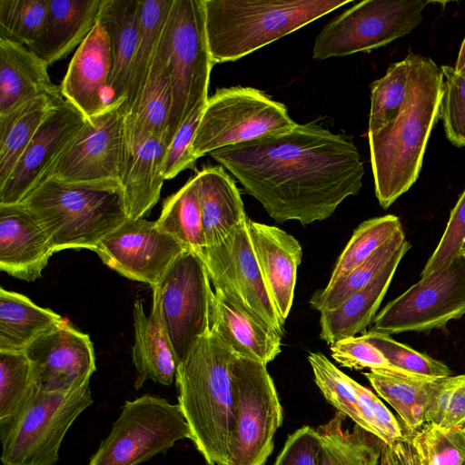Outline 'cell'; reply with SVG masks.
I'll use <instances>...</instances> for the list:
<instances>
[{"label":"cell","mask_w":465,"mask_h":465,"mask_svg":"<svg viewBox=\"0 0 465 465\" xmlns=\"http://www.w3.org/2000/svg\"><path fill=\"white\" fill-rule=\"evenodd\" d=\"M277 223L323 221L357 195L364 164L355 144L314 124L227 146L209 154Z\"/></svg>","instance_id":"6da1fadb"},{"label":"cell","mask_w":465,"mask_h":465,"mask_svg":"<svg viewBox=\"0 0 465 465\" xmlns=\"http://www.w3.org/2000/svg\"><path fill=\"white\" fill-rule=\"evenodd\" d=\"M408 93L398 116L368 134L375 194L388 209L417 181L431 130L439 119L443 90L440 67L411 52Z\"/></svg>","instance_id":"7a4b0ae2"},{"label":"cell","mask_w":465,"mask_h":465,"mask_svg":"<svg viewBox=\"0 0 465 465\" xmlns=\"http://www.w3.org/2000/svg\"><path fill=\"white\" fill-rule=\"evenodd\" d=\"M234 356L212 328L176 370L177 404L191 440L208 465H228L235 422L231 372Z\"/></svg>","instance_id":"3957f363"},{"label":"cell","mask_w":465,"mask_h":465,"mask_svg":"<svg viewBox=\"0 0 465 465\" xmlns=\"http://www.w3.org/2000/svg\"><path fill=\"white\" fill-rule=\"evenodd\" d=\"M351 0H203L213 64L239 60Z\"/></svg>","instance_id":"277c9868"},{"label":"cell","mask_w":465,"mask_h":465,"mask_svg":"<svg viewBox=\"0 0 465 465\" xmlns=\"http://www.w3.org/2000/svg\"><path fill=\"white\" fill-rule=\"evenodd\" d=\"M20 203L40 223L54 252L94 251L128 217L120 189L64 183L47 179Z\"/></svg>","instance_id":"5b68a950"},{"label":"cell","mask_w":465,"mask_h":465,"mask_svg":"<svg viewBox=\"0 0 465 465\" xmlns=\"http://www.w3.org/2000/svg\"><path fill=\"white\" fill-rule=\"evenodd\" d=\"M93 402L89 383L67 391L32 384L18 414L0 426L2 465H54L69 428Z\"/></svg>","instance_id":"8992f818"},{"label":"cell","mask_w":465,"mask_h":465,"mask_svg":"<svg viewBox=\"0 0 465 465\" xmlns=\"http://www.w3.org/2000/svg\"><path fill=\"white\" fill-rule=\"evenodd\" d=\"M166 62L173 97L168 146L186 119L209 98L214 64L207 42L203 0H173L166 25Z\"/></svg>","instance_id":"52a82bcc"},{"label":"cell","mask_w":465,"mask_h":465,"mask_svg":"<svg viewBox=\"0 0 465 465\" xmlns=\"http://www.w3.org/2000/svg\"><path fill=\"white\" fill-rule=\"evenodd\" d=\"M284 104L252 87L217 89L208 98L193 141L198 159L213 151L293 128Z\"/></svg>","instance_id":"ba28073f"},{"label":"cell","mask_w":465,"mask_h":465,"mask_svg":"<svg viewBox=\"0 0 465 465\" xmlns=\"http://www.w3.org/2000/svg\"><path fill=\"white\" fill-rule=\"evenodd\" d=\"M183 439L192 433L179 405L145 394L124 402L89 465H139Z\"/></svg>","instance_id":"9c48e42d"},{"label":"cell","mask_w":465,"mask_h":465,"mask_svg":"<svg viewBox=\"0 0 465 465\" xmlns=\"http://www.w3.org/2000/svg\"><path fill=\"white\" fill-rule=\"evenodd\" d=\"M234 430L228 465H264L272 454L282 408L266 364L236 355L231 365Z\"/></svg>","instance_id":"30bf717a"},{"label":"cell","mask_w":465,"mask_h":465,"mask_svg":"<svg viewBox=\"0 0 465 465\" xmlns=\"http://www.w3.org/2000/svg\"><path fill=\"white\" fill-rule=\"evenodd\" d=\"M125 99L109 102L82 128L46 170L40 182L120 189L124 164Z\"/></svg>","instance_id":"8fae6325"},{"label":"cell","mask_w":465,"mask_h":465,"mask_svg":"<svg viewBox=\"0 0 465 465\" xmlns=\"http://www.w3.org/2000/svg\"><path fill=\"white\" fill-rule=\"evenodd\" d=\"M427 5L422 0L361 1L322 29L312 57L325 60L386 45L419 26Z\"/></svg>","instance_id":"7c38bea8"},{"label":"cell","mask_w":465,"mask_h":465,"mask_svg":"<svg viewBox=\"0 0 465 465\" xmlns=\"http://www.w3.org/2000/svg\"><path fill=\"white\" fill-rule=\"evenodd\" d=\"M465 314V259L459 256L389 302L373 319V331L388 335L445 329Z\"/></svg>","instance_id":"4fadbf2b"},{"label":"cell","mask_w":465,"mask_h":465,"mask_svg":"<svg viewBox=\"0 0 465 465\" xmlns=\"http://www.w3.org/2000/svg\"><path fill=\"white\" fill-rule=\"evenodd\" d=\"M163 321L178 364L212 329L214 292L202 259L185 251L157 285Z\"/></svg>","instance_id":"5bb4252c"},{"label":"cell","mask_w":465,"mask_h":465,"mask_svg":"<svg viewBox=\"0 0 465 465\" xmlns=\"http://www.w3.org/2000/svg\"><path fill=\"white\" fill-rule=\"evenodd\" d=\"M214 289L236 301L251 316L282 336L284 322L265 286L248 231V219L219 244L196 253Z\"/></svg>","instance_id":"9a60e30c"},{"label":"cell","mask_w":465,"mask_h":465,"mask_svg":"<svg viewBox=\"0 0 465 465\" xmlns=\"http://www.w3.org/2000/svg\"><path fill=\"white\" fill-rule=\"evenodd\" d=\"M185 251L188 250L160 229L155 221L128 218L104 236L94 252L122 276L153 288Z\"/></svg>","instance_id":"2e32d148"},{"label":"cell","mask_w":465,"mask_h":465,"mask_svg":"<svg viewBox=\"0 0 465 465\" xmlns=\"http://www.w3.org/2000/svg\"><path fill=\"white\" fill-rule=\"evenodd\" d=\"M30 361L32 383L45 391H67L90 381L95 356L88 334L66 319L38 337L24 351Z\"/></svg>","instance_id":"e0dca14e"},{"label":"cell","mask_w":465,"mask_h":465,"mask_svg":"<svg viewBox=\"0 0 465 465\" xmlns=\"http://www.w3.org/2000/svg\"><path fill=\"white\" fill-rule=\"evenodd\" d=\"M84 122V116L63 99L43 122L9 177L0 184V204L20 203L40 183Z\"/></svg>","instance_id":"ac0fdd59"},{"label":"cell","mask_w":465,"mask_h":465,"mask_svg":"<svg viewBox=\"0 0 465 465\" xmlns=\"http://www.w3.org/2000/svg\"><path fill=\"white\" fill-rule=\"evenodd\" d=\"M112 66L111 44L99 20L77 47L61 83L63 97L89 119L108 104Z\"/></svg>","instance_id":"d6986e66"},{"label":"cell","mask_w":465,"mask_h":465,"mask_svg":"<svg viewBox=\"0 0 465 465\" xmlns=\"http://www.w3.org/2000/svg\"><path fill=\"white\" fill-rule=\"evenodd\" d=\"M54 253L38 220L22 204H0V269L33 282Z\"/></svg>","instance_id":"ffe728a7"},{"label":"cell","mask_w":465,"mask_h":465,"mask_svg":"<svg viewBox=\"0 0 465 465\" xmlns=\"http://www.w3.org/2000/svg\"><path fill=\"white\" fill-rule=\"evenodd\" d=\"M124 135L121 193L127 217L134 220L147 215L160 198L167 147L162 139L131 132L124 125Z\"/></svg>","instance_id":"44dd1931"},{"label":"cell","mask_w":465,"mask_h":465,"mask_svg":"<svg viewBox=\"0 0 465 465\" xmlns=\"http://www.w3.org/2000/svg\"><path fill=\"white\" fill-rule=\"evenodd\" d=\"M248 231L267 291L285 322L293 302L302 246L292 235L276 226L248 220Z\"/></svg>","instance_id":"7402d4cb"},{"label":"cell","mask_w":465,"mask_h":465,"mask_svg":"<svg viewBox=\"0 0 465 465\" xmlns=\"http://www.w3.org/2000/svg\"><path fill=\"white\" fill-rule=\"evenodd\" d=\"M153 289V306L149 315L142 301L134 304V343L132 349L135 367L134 389L139 390L149 380L169 386L173 383L178 366L177 359L166 331L157 286Z\"/></svg>","instance_id":"603a6c76"},{"label":"cell","mask_w":465,"mask_h":465,"mask_svg":"<svg viewBox=\"0 0 465 465\" xmlns=\"http://www.w3.org/2000/svg\"><path fill=\"white\" fill-rule=\"evenodd\" d=\"M212 328L236 354L267 365L282 351V335L260 322L236 301L214 289Z\"/></svg>","instance_id":"cb8c5ba5"},{"label":"cell","mask_w":465,"mask_h":465,"mask_svg":"<svg viewBox=\"0 0 465 465\" xmlns=\"http://www.w3.org/2000/svg\"><path fill=\"white\" fill-rule=\"evenodd\" d=\"M104 0H49L42 32L28 48L48 66L79 46L95 25Z\"/></svg>","instance_id":"d4e9b609"},{"label":"cell","mask_w":465,"mask_h":465,"mask_svg":"<svg viewBox=\"0 0 465 465\" xmlns=\"http://www.w3.org/2000/svg\"><path fill=\"white\" fill-rule=\"evenodd\" d=\"M411 245L401 248L387 265L361 290L349 296L333 310L321 312L320 338L328 344L364 332L390 287L400 262Z\"/></svg>","instance_id":"484cf974"},{"label":"cell","mask_w":465,"mask_h":465,"mask_svg":"<svg viewBox=\"0 0 465 465\" xmlns=\"http://www.w3.org/2000/svg\"><path fill=\"white\" fill-rule=\"evenodd\" d=\"M47 68L26 46L0 38V115L38 95L62 94Z\"/></svg>","instance_id":"4316f807"},{"label":"cell","mask_w":465,"mask_h":465,"mask_svg":"<svg viewBox=\"0 0 465 465\" xmlns=\"http://www.w3.org/2000/svg\"><path fill=\"white\" fill-rule=\"evenodd\" d=\"M194 178L205 247L214 246L247 220L244 205L234 180L223 167H205Z\"/></svg>","instance_id":"83f0119b"},{"label":"cell","mask_w":465,"mask_h":465,"mask_svg":"<svg viewBox=\"0 0 465 465\" xmlns=\"http://www.w3.org/2000/svg\"><path fill=\"white\" fill-rule=\"evenodd\" d=\"M139 19V0H104L98 20L105 28L111 44L109 102L126 100L138 38Z\"/></svg>","instance_id":"f1b7e54d"},{"label":"cell","mask_w":465,"mask_h":465,"mask_svg":"<svg viewBox=\"0 0 465 465\" xmlns=\"http://www.w3.org/2000/svg\"><path fill=\"white\" fill-rule=\"evenodd\" d=\"M172 102V85L166 62L165 26L147 84L137 103L124 115V128L160 138L167 147Z\"/></svg>","instance_id":"f546056e"},{"label":"cell","mask_w":465,"mask_h":465,"mask_svg":"<svg viewBox=\"0 0 465 465\" xmlns=\"http://www.w3.org/2000/svg\"><path fill=\"white\" fill-rule=\"evenodd\" d=\"M64 321L54 311L1 287L0 351H24L35 339L54 330Z\"/></svg>","instance_id":"4dcf8cb0"},{"label":"cell","mask_w":465,"mask_h":465,"mask_svg":"<svg viewBox=\"0 0 465 465\" xmlns=\"http://www.w3.org/2000/svg\"><path fill=\"white\" fill-rule=\"evenodd\" d=\"M63 99L62 94L38 95L0 115V184L9 177L43 122Z\"/></svg>","instance_id":"1f68e13d"},{"label":"cell","mask_w":465,"mask_h":465,"mask_svg":"<svg viewBox=\"0 0 465 465\" xmlns=\"http://www.w3.org/2000/svg\"><path fill=\"white\" fill-rule=\"evenodd\" d=\"M346 416L337 411L318 427L321 439L319 465H379L385 443L377 436L354 424L344 427Z\"/></svg>","instance_id":"d6a6232c"},{"label":"cell","mask_w":465,"mask_h":465,"mask_svg":"<svg viewBox=\"0 0 465 465\" xmlns=\"http://www.w3.org/2000/svg\"><path fill=\"white\" fill-rule=\"evenodd\" d=\"M139 31L124 104L125 114L137 103L147 84L173 0H139Z\"/></svg>","instance_id":"836d02e7"},{"label":"cell","mask_w":465,"mask_h":465,"mask_svg":"<svg viewBox=\"0 0 465 465\" xmlns=\"http://www.w3.org/2000/svg\"><path fill=\"white\" fill-rule=\"evenodd\" d=\"M157 226L180 242L188 251L198 253L205 247L203 220L194 176L166 198Z\"/></svg>","instance_id":"e575fe53"},{"label":"cell","mask_w":465,"mask_h":465,"mask_svg":"<svg viewBox=\"0 0 465 465\" xmlns=\"http://www.w3.org/2000/svg\"><path fill=\"white\" fill-rule=\"evenodd\" d=\"M363 375L377 394L396 411L409 435L426 423V385L430 380L411 379L381 370H372Z\"/></svg>","instance_id":"d590c367"},{"label":"cell","mask_w":465,"mask_h":465,"mask_svg":"<svg viewBox=\"0 0 465 465\" xmlns=\"http://www.w3.org/2000/svg\"><path fill=\"white\" fill-rule=\"evenodd\" d=\"M409 242L402 229L394 233L364 262L331 287L317 291L310 299L311 306L320 312L333 310L349 296L365 287Z\"/></svg>","instance_id":"8d00e7d4"},{"label":"cell","mask_w":465,"mask_h":465,"mask_svg":"<svg viewBox=\"0 0 465 465\" xmlns=\"http://www.w3.org/2000/svg\"><path fill=\"white\" fill-rule=\"evenodd\" d=\"M401 228L399 217L386 214L362 222L340 255L326 287H331L370 258Z\"/></svg>","instance_id":"74e56055"},{"label":"cell","mask_w":465,"mask_h":465,"mask_svg":"<svg viewBox=\"0 0 465 465\" xmlns=\"http://www.w3.org/2000/svg\"><path fill=\"white\" fill-rule=\"evenodd\" d=\"M410 64L403 60L391 64L385 74L371 84V109L368 134L391 124L400 114L407 97Z\"/></svg>","instance_id":"f35d334b"},{"label":"cell","mask_w":465,"mask_h":465,"mask_svg":"<svg viewBox=\"0 0 465 465\" xmlns=\"http://www.w3.org/2000/svg\"><path fill=\"white\" fill-rule=\"evenodd\" d=\"M308 361L312 369L314 381L326 401L337 411L350 418L355 425L375 435L363 416L357 395L351 385V377L321 352H311Z\"/></svg>","instance_id":"ab89813d"},{"label":"cell","mask_w":465,"mask_h":465,"mask_svg":"<svg viewBox=\"0 0 465 465\" xmlns=\"http://www.w3.org/2000/svg\"><path fill=\"white\" fill-rule=\"evenodd\" d=\"M424 417L445 431L465 425V374L427 382Z\"/></svg>","instance_id":"60d3db41"},{"label":"cell","mask_w":465,"mask_h":465,"mask_svg":"<svg viewBox=\"0 0 465 465\" xmlns=\"http://www.w3.org/2000/svg\"><path fill=\"white\" fill-rule=\"evenodd\" d=\"M49 0H0V38L30 48L45 21Z\"/></svg>","instance_id":"b9f144b4"},{"label":"cell","mask_w":465,"mask_h":465,"mask_svg":"<svg viewBox=\"0 0 465 465\" xmlns=\"http://www.w3.org/2000/svg\"><path fill=\"white\" fill-rule=\"evenodd\" d=\"M30 361L25 351H0V426L14 420L32 387Z\"/></svg>","instance_id":"7bdbcfd3"},{"label":"cell","mask_w":465,"mask_h":465,"mask_svg":"<svg viewBox=\"0 0 465 465\" xmlns=\"http://www.w3.org/2000/svg\"><path fill=\"white\" fill-rule=\"evenodd\" d=\"M362 336L391 365L406 373L430 380L451 375L450 369L443 362L395 341L388 334L371 330L363 332Z\"/></svg>","instance_id":"ee69618b"},{"label":"cell","mask_w":465,"mask_h":465,"mask_svg":"<svg viewBox=\"0 0 465 465\" xmlns=\"http://www.w3.org/2000/svg\"><path fill=\"white\" fill-rule=\"evenodd\" d=\"M443 90L439 118L443 122L448 140L457 147L465 146V74L454 67L440 66Z\"/></svg>","instance_id":"f6af8a7d"},{"label":"cell","mask_w":465,"mask_h":465,"mask_svg":"<svg viewBox=\"0 0 465 465\" xmlns=\"http://www.w3.org/2000/svg\"><path fill=\"white\" fill-rule=\"evenodd\" d=\"M331 357L342 367L353 370L370 369L392 372L411 379H423L406 373L393 365L362 335L340 340L330 346Z\"/></svg>","instance_id":"bcb514c9"},{"label":"cell","mask_w":465,"mask_h":465,"mask_svg":"<svg viewBox=\"0 0 465 465\" xmlns=\"http://www.w3.org/2000/svg\"><path fill=\"white\" fill-rule=\"evenodd\" d=\"M463 427L445 431L427 423L411 436L421 445L434 465H462L465 460Z\"/></svg>","instance_id":"7dc6e473"},{"label":"cell","mask_w":465,"mask_h":465,"mask_svg":"<svg viewBox=\"0 0 465 465\" xmlns=\"http://www.w3.org/2000/svg\"><path fill=\"white\" fill-rule=\"evenodd\" d=\"M465 240V189L450 212L445 231L434 252L428 259L420 277L447 268L460 256Z\"/></svg>","instance_id":"c3c4849f"},{"label":"cell","mask_w":465,"mask_h":465,"mask_svg":"<svg viewBox=\"0 0 465 465\" xmlns=\"http://www.w3.org/2000/svg\"><path fill=\"white\" fill-rule=\"evenodd\" d=\"M203 107L186 119L167 146L163 162L164 180L173 179L186 169H194L197 158L193 153V141Z\"/></svg>","instance_id":"681fc988"},{"label":"cell","mask_w":465,"mask_h":465,"mask_svg":"<svg viewBox=\"0 0 465 465\" xmlns=\"http://www.w3.org/2000/svg\"><path fill=\"white\" fill-rule=\"evenodd\" d=\"M363 416L374 431L385 444L390 445L404 437L402 429L383 402L368 388L350 379Z\"/></svg>","instance_id":"f907efd6"},{"label":"cell","mask_w":465,"mask_h":465,"mask_svg":"<svg viewBox=\"0 0 465 465\" xmlns=\"http://www.w3.org/2000/svg\"><path fill=\"white\" fill-rule=\"evenodd\" d=\"M321 439L311 426H302L290 434L274 465H319Z\"/></svg>","instance_id":"816d5d0a"},{"label":"cell","mask_w":465,"mask_h":465,"mask_svg":"<svg viewBox=\"0 0 465 465\" xmlns=\"http://www.w3.org/2000/svg\"><path fill=\"white\" fill-rule=\"evenodd\" d=\"M405 443L411 465H434L421 445L411 435L405 436Z\"/></svg>","instance_id":"f5cc1de1"},{"label":"cell","mask_w":465,"mask_h":465,"mask_svg":"<svg viewBox=\"0 0 465 465\" xmlns=\"http://www.w3.org/2000/svg\"><path fill=\"white\" fill-rule=\"evenodd\" d=\"M405 436L389 445L392 465H411L405 443Z\"/></svg>","instance_id":"db71d44e"},{"label":"cell","mask_w":465,"mask_h":465,"mask_svg":"<svg viewBox=\"0 0 465 465\" xmlns=\"http://www.w3.org/2000/svg\"><path fill=\"white\" fill-rule=\"evenodd\" d=\"M453 67L458 74H465V38L460 48L455 66Z\"/></svg>","instance_id":"11a10c76"},{"label":"cell","mask_w":465,"mask_h":465,"mask_svg":"<svg viewBox=\"0 0 465 465\" xmlns=\"http://www.w3.org/2000/svg\"><path fill=\"white\" fill-rule=\"evenodd\" d=\"M380 465H392L389 445L385 444L382 448Z\"/></svg>","instance_id":"9f6ffc18"},{"label":"cell","mask_w":465,"mask_h":465,"mask_svg":"<svg viewBox=\"0 0 465 465\" xmlns=\"http://www.w3.org/2000/svg\"><path fill=\"white\" fill-rule=\"evenodd\" d=\"M460 256H461L462 258L465 259V240L461 245V248H460Z\"/></svg>","instance_id":"6f0895ef"},{"label":"cell","mask_w":465,"mask_h":465,"mask_svg":"<svg viewBox=\"0 0 465 465\" xmlns=\"http://www.w3.org/2000/svg\"><path fill=\"white\" fill-rule=\"evenodd\" d=\"M462 465H465V460H464V462H463V464H462Z\"/></svg>","instance_id":"680465c9"},{"label":"cell","mask_w":465,"mask_h":465,"mask_svg":"<svg viewBox=\"0 0 465 465\" xmlns=\"http://www.w3.org/2000/svg\"><path fill=\"white\" fill-rule=\"evenodd\" d=\"M463 429H464V430H465V425H464Z\"/></svg>","instance_id":"91938a15"}]
</instances>
